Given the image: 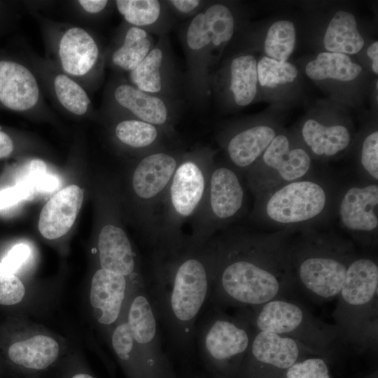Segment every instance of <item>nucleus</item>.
<instances>
[{
  "instance_id": "f257e3e1",
  "label": "nucleus",
  "mask_w": 378,
  "mask_h": 378,
  "mask_svg": "<svg viewBox=\"0 0 378 378\" xmlns=\"http://www.w3.org/2000/svg\"><path fill=\"white\" fill-rule=\"evenodd\" d=\"M289 230L237 232L209 241L213 266L210 306L251 309L296 286Z\"/></svg>"
},
{
  "instance_id": "f03ea898",
  "label": "nucleus",
  "mask_w": 378,
  "mask_h": 378,
  "mask_svg": "<svg viewBox=\"0 0 378 378\" xmlns=\"http://www.w3.org/2000/svg\"><path fill=\"white\" fill-rule=\"evenodd\" d=\"M212 282L209 241L199 247L187 242L174 251L155 252L145 289L171 351L183 363L194 354L196 323L208 302Z\"/></svg>"
},
{
  "instance_id": "7ed1b4c3",
  "label": "nucleus",
  "mask_w": 378,
  "mask_h": 378,
  "mask_svg": "<svg viewBox=\"0 0 378 378\" xmlns=\"http://www.w3.org/2000/svg\"><path fill=\"white\" fill-rule=\"evenodd\" d=\"M339 190L331 179L309 175L255 197L251 216L275 231L315 229L335 214Z\"/></svg>"
},
{
  "instance_id": "20e7f679",
  "label": "nucleus",
  "mask_w": 378,
  "mask_h": 378,
  "mask_svg": "<svg viewBox=\"0 0 378 378\" xmlns=\"http://www.w3.org/2000/svg\"><path fill=\"white\" fill-rule=\"evenodd\" d=\"M357 255L352 241L310 228L291 239L290 261L296 286L324 302L337 298L347 269Z\"/></svg>"
},
{
  "instance_id": "39448f33",
  "label": "nucleus",
  "mask_w": 378,
  "mask_h": 378,
  "mask_svg": "<svg viewBox=\"0 0 378 378\" xmlns=\"http://www.w3.org/2000/svg\"><path fill=\"white\" fill-rule=\"evenodd\" d=\"M214 164V153L209 149L183 154L162 200L155 242L156 252L174 251L187 244L180 229L200 209Z\"/></svg>"
},
{
  "instance_id": "423d86ee",
  "label": "nucleus",
  "mask_w": 378,
  "mask_h": 378,
  "mask_svg": "<svg viewBox=\"0 0 378 378\" xmlns=\"http://www.w3.org/2000/svg\"><path fill=\"white\" fill-rule=\"evenodd\" d=\"M377 260L357 254L347 269L333 316L339 338L358 349L377 346Z\"/></svg>"
},
{
  "instance_id": "0eeeda50",
  "label": "nucleus",
  "mask_w": 378,
  "mask_h": 378,
  "mask_svg": "<svg viewBox=\"0 0 378 378\" xmlns=\"http://www.w3.org/2000/svg\"><path fill=\"white\" fill-rule=\"evenodd\" d=\"M233 316L210 306L195 326V342L205 373L211 378H235L255 330L245 313Z\"/></svg>"
},
{
  "instance_id": "6e6552de",
  "label": "nucleus",
  "mask_w": 378,
  "mask_h": 378,
  "mask_svg": "<svg viewBox=\"0 0 378 378\" xmlns=\"http://www.w3.org/2000/svg\"><path fill=\"white\" fill-rule=\"evenodd\" d=\"M241 310L255 331L292 338L315 355L330 358L339 339L335 325L325 323L300 302L285 297Z\"/></svg>"
},
{
  "instance_id": "1a4fd4ad",
  "label": "nucleus",
  "mask_w": 378,
  "mask_h": 378,
  "mask_svg": "<svg viewBox=\"0 0 378 378\" xmlns=\"http://www.w3.org/2000/svg\"><path fill=\"white\" fill-rule=\"evenodd\" d=\"M245 192L238 172L231 166L214 164L204 200L193 218L188 243L202 246L210 237L237 218L244 206Z\"/></svg>"
},
{
  "instance_id": "9d476101",
  "label": "nucleus",
  "mask_w": 378,
  "mask_h": 378,
  "mask_svg": "<svg viewBox=\"0 0 378 378\" xmlns=\"http://www.w3.org/2000/svg\"><path fill=\"white\" fill-rule=\"evenodd\" d=\"M313 158L299 134L281 131L246 172L255 197L311 175Z\"/></svg>"
},
{
  "instance_id": "9b49d317",
  "label": "nucleus",
  "mask_w": 378,
  "mask_h": 378,
  "mask_svg": "<svg viewBox=\"0 0 378 378\" xmlns=\"http://www.w3.org/2000/svg\"><path fill=\"white\" fill-rule=\"evenodd\" d=\"M183 154L159 149L149 153L136 164L132 176L134 194L141 203L148 225L150 240L155 244L158 209Z\"/></svg>"
},
{
  "instance_id": "f8f14e48",
  "label": "nucleus",
  "mask_w": 378,
  "mask_h": 378,
  "mask_svg": "<svg viewBox=\"0 0 378 378\" xmlns=\"http://www.w3.org/2000/svg\"><path fill=\"white\" fill-rule=\"evenodd\" d=\"M309 355L315 354L292 338L255 331L235 378H279L293 363Z\"/></svg>"
},
{
  "instance_id": "ddd939ff",
  "label": "nucleus",
  "mask_w": 378,
  "mask_h": 378,
  "mask_svg": "<svg viewBox=\"0 0 378 378\" xmlns=\"http://www.w3.org/2000/svg\"><path fill=\"white\" fill-rule=\"evenodd\" d=\"M341 227L364 246L374 245L378 233V183L361 180L340 188L335 214Z\"/></svg>"
},
{
  "instance_id": "4468645a",
  "label": "nucleus",
  "mask_w": 378,
  "mask_h": 378,
  "mask_svg": "<svg viewBox=\"0 0 378 378\" xmlns=\"http://www.w3.org/2000/svg\"><path fill=\"white\" fill-rule=\"evenodd\" d=\"M181 38L186 59L187 93L199 105L204 104L211 88L209 38L203 10L182 29Z\"/></svg>"
},
{
  "instance_id": "2eb2a0df",
  "label": "nucleus",
  "mask_w": 378,
  "mask_h": 378,
  "mask_svg": "<svg viewBox=\"0 0 378 378\" xmlns=\"http://www.w3.org/2000/svg\"><path fill=\"white\" fill-rule=\"evenodd\" d=\"M258 59L251 53L233 56L216 76H213L211 86L228 105L243 108L257 97L259 85Z\"/></svg>"
},
{
  "instance_id": "dca6fc26",
  "label": "nucleus",
  "mask_w": 378,
  "mask_h": 378,
  "mask_svg": "<svg viewBox=\"0 0 378 378\" xmlns=\"http://www.w3.org/2000/svg\"><path fill=\"white\" fill-rule=\"evenodd\" d=\"M129 77L138 89L169 99L175 90L177 76L166 35L160 36L145 58L130 72Z\"/></svg>"
},
{
  "instance_id": "f3484780",
  "label": "nucleus",
  "mask_w": 378,
  "mask_h": 378,
  "mask_svg": "<svg viewBox=\"0 0 378 378\" xmlns=\"http://www.w3.org/2000/svg\"><path fill=\"white\" fill-rule=\"evenodd\" d=\"M280 132V128L269 122H257L232 130L223 142L231 167L246 173Z\"/></svg>"
},
{
  "instance_id": "a211bd4d",
  "label": "nucleus",
  "mask_w": 378,
  "mask_h": 378,
  "mask_svg": "<svg viewBox=\"0 0 378 378\" xmlns=\"http://www.w3.org/2000/svg\"><path fill=\"white\" fill-rule=\"evenodd\" d=\"M298 134L312 158L323 160L341 155L353 138L346 122L314 117L302 121Z\"/></svg>"
},
{
  "instance_id": "6ab92c4d",
  "label": "nucleus",
  "mask_w": 378,
  "mask_h": 378,
  "mask_svg": "<svg viewBox=\"0 0 378 378\" xmlns=\"http://www.w3.org/2000/svg\"><path fill=\"white\" fill-rule=\"evenodd\" d=\"M113 97L116 103L135 119L154 125L165 132L172 128L174 111L169 99L144 92L128 83L117 86Z\"/></svg>"
},
{
  "instance_id": "aec40b11",
  "label": "nucleus",
  "mask_w": 378,
  "mask_h": 378,
  "mask_svg": "<svg viewBox=\"0 0 378 378\" xmlns=\"http://www.w3.org/2000/svg\"><path fill=\"white\" fill-rule=\"evenodd\" d=\"M83 192L70 185L55 193L44 205L39 216L38 230L48 239H57L69 232L80 211Z\"/></svg>"
},
{
  "instance_id": "412c9836",
  "label": "nucleus",
  "mask_w": 378,
  "mask_h": 378,
  "mask_svg": "<svg viewBox=\"0 0 378 378\" xmlns=\"http://www.w3.org/2000/svg\"><path fill=\"white\" fill-rule=\"evenodd\" d=\"M127 287L125 276L104 270L93 275L90 300L93 314L98 322L111 325L119 318Z\"/></svg>"
},
{
  "instance_id": "4be33fe9",
  "label": "nucleus",
  "mask_w": 378,
  "mask_h": 378,
  "mask_svg": "<svg viewBox=\"0 0 378 378\" xmlns=\"http://www.w3.org/2000/svg\"><path fill=\"white\" fill-rule=\"evenodd\" d=\"M39 97L37 81L23 65L0 61V102L7 108L23 111L34 107Z\"/></svg>"
},
{
  "instance_id": "5701e85b",
  "label": "nucleus",
  "mask_w": 378,
  "mask_h": 378,
  "mask_svg": "<svg viewBox=\"0 0 378 378\" xmlns=\"http://www.w3.org/2000/svg\"><path fill=\"white\" fill-rule=\"evenodd\" d=\"M102 269L125 277L134 274L135 254L125 232L113 224L102 227L98 237Z\"/></svg>"
},
{
  "instance_id": "b1692460",
  "label": "nucleus",
  "mask_w": 378,
  "mask_h": 378,
  "mask_svg": "<svg viewBox=\"0 0 378 378\" xmlns=\"http://www.w3.org/2000/svg\"><path fill=\"white\" fill-rule=\"evenodd\" d=\"M59 55L64 71L79 76L86 74L94 66L99 49L88 31L75 27L68 29L61 38Z\"/></svg>"
},
{
  "instance_id": "393cba45",
  "label": "nucleus",
  "mask_w": 378,
  "mask_h": 378,
  "mask_svg": "<svg viewBox=\"0 0 378 378\" xmlns=\"http://www.w3.org/2000/svg\"><path fill=\"white\" fill-rule=\"evenodd\" d=\"M117 9L132 26L160 36L171 27L170 8L166 1L158 0H118Z\"/></svg>"
},
{
  "instance_id": "a878e982",
  "label": "nucleus",
  "mask_w": 378,
  "mask_h": 378,
  "mask_svg": "<svg viewBox=\"0 0 378 378\" xmlns=\"http://www.w3.org/2000/svg\"><path fill=\"white\" fill-rule=\"evenodd\" d=\"M323 44L326 52L348 55L358 53L364 46L365 40L355 15L344 10L337 11L326 27Z\"/></svg>"
},
{
  "instance_id": "bb28decb",
  "label": "nucleus",
  "mask_w": 378,
  "mask_h": 378,
  "mask_svg": "<svg viewBox=\"0 0 378 378\" xmlns=\"http://www.w3.org/2000/svg\"><path fill=\"white\" fill-rule=\"evenodd\" d=\"M59 345L52 337L35 335L13 343L8 349L9 359L24 369L41 371L52 365L59 356Z\"/></svg>"
},
{
  "instance_id": "cd10ccee",
  "label": "nucleus",
  "mask_w": 378,
  "mask_h": 378,
  "mask_svg": "<svg viewBox=\"0 0 378 378\" xmlns=\"http://www.w3.org/2000/svg\"><path fill=\"white\" fill-rule=\"evenodd\" d=\"M209 38L211 71L223 50L234 36L236 20L231 8L224 3H213L203 9Z\"/></svg>"
},
{
  "instance_id": "c85d7f7f",
  "label": "nucleus",
  "mask_w": 378,
  "mask_h": 378,
  "mask_svg": "<svg viewBox=\"0 0 378 378\" xmlns=\"http://www.w3.org/2000/svg\"><path fill=\"white\" fill-rule=\"evenodd\" d=\"M304 72L314 81L330 79L346 83L357 79L363 67L348 55L323 51L307 62Z\"/></svg>"
},
{
  "instance_id": "c756f323",
  "label": "nucleus",
  "mask_w": 378,
  "mask_h": 378,
  "mask_svg": "<svg viewBox=\"0 0 378 378\" xmlns=\"http://www.w3.org/2000/svg\"><path fill=\"white\" fill-rule=\"evenodd\" d=\"M153 37L147 31L131 26L126 31L122 45L113 53V64L126 71H132L154 47Z\"/></svg>"
},
{
  "instance_id": "7c9ffc66",
  "label": "nucleus",
  "mask_w": 378,
  "mask_h": 378,
  "mask_svg": "<svg viewBox=\"0 0 378 378\" xmlns=\"http://www.w3.org/2000/svg\"><path fill=\"white\" fill-rule=\"evenodd\" d=\"M164 132L154 125L135 118L122 120L115 127V136L122 144L148 153L159 150Z\"/></svg>"
},
{
  "instance_id": "2f4dec72",
  "label": "nucleus",
  "mask_w": 378,
  "mask_h": 378,
  "mask_svg": "<svg viewBox=\"0 0 378 378\" xmlns=\"http://www.w3.org/2000/svg\"><path fill=\"white\" fill-rule=\"evenodd\" d=\"M297 42L295 26L288 20H279L268 28L263 41L265 56L278 61H288Z\"/></svg>"
},
{
  "instance_id": "473e14b6",
  "label": "nucleus",
  "mask_w": 378,
  "mask_h": 378,
  "mask_svg": "<svg viewBox=\"0 0 378 378\" xmlns=\"http://www.w3.org/2000/svg\"><path fill=\"white\" fill-rule=\"evenodd\" d=\"M259 90H277L293 84L298 78L297 66L288 61H278L265 55L257 62Z\"/></svg>"
},
{
  "instance_id": "72a5a7b5",
  "label": "nucleus",
  "mask_w": 378,
  "mask_h": 378,
  "mask_svg": "<svg viewBox=\"0 0 378 378\" xmlns=\"http://www.w3.org/2000/svg\"><path fill=\"white\" fill-rule=\"evenodd\" d=\"M56 95L61 104L76 115H83L90 104L83 88L64 74L57 75L54 80Z\"/></svg>"
},
{
  "instance_id": "f704fd0d",
  "label": "nucleus",
  "mask_w": 378,
  "mask_h": 378,
  "mask_svg": "<svg viewBox=\"0 0 378 378\" xmlns=\"http://www.w3.org/2000/svg\"><path fill=\"white\" fill-rule=\"evenodd\" d=\"M329 358L309 355L293 363L279 378H332Z\"/></svg>"
},
{
  "instance_id": "c9c22d12",
  "label": "nucleus",
  "mask_w": 378,
  "mask_h": 378,
  "mask_svg": "<svg viewBox=\"0 0 378 378\" xmlns=\"http://www.w3.org/2000/svg\"><path fill=\"white\" fill-rule=\"evenodd\" d=\"M358 167L363 181H378V131L368 132L362 140L358 153Z\"/></svg>"
},
{
  "instance_id": "e433bc0d",
  "label": "nucleus",
  "mask_w": 378,
  "mask_h": 378,
  "mask_svg": "<svg viewBox=\"0 0 378 378\" xmlns=\"http://www.w3.org/2000/svg\"><path fill=\"white\" fill-rule=\"evenodd\" d=\"M24 293L25 288L20 279L14 274L5 272L0 261V304H18L23 299Z\"/></svg>"
},
{
  "instance_id": "4c0bfd02",
  "label": "nucleus",
  "mask_w": 378,
  "mask_h": 378,
  "mask_svg": "<svg viewBox=\"0 0 378 378\" xmlns=\"http://www.w3.org/2000/svg\"><path fill=\"white\" fill-rule=\"evenodd\" d=\"M31 249L25 244L14 246L1 261L3 269L8 273L14 274L27 260Z\"/></svg>"
},
{
  "instance_id": "58836bf2",
  "label": "nucleus",
  "mask_w": 378,
  "mask_h": 378,
  "mask_svg": "<svg viewBox=\"0 0 378 378\" xmlns=\"http://www.w3.org/2000/svg\"><path fill=\"white\" fill-rule=\"evenodd\" d=\"M34 195L31 190L22 183L0 191V209L10 207L22 200L30 199Z\"/></svg>"
},
{
  "instance_id": "ea45409f",
  "label": "nucleus",
  "mask_w": 378,
  "mask_h": 378,
  "mask_svg": "<svg viewBox=\"0 0 378 378\" xmlns=\"http://www.w3.org/2000/svg\"><path fill=\"white\" fill-rule=\"evenodd\" d=\"M170 10L181 17L194 16L203 10L205 1L200 0L167 1Z\"/></svg>"
},
{
  "instance_id": "a19ab883",
  "label": "nucleus",
  "mask_w": 378,
  "mask_h": 378,
  "mask_svg": "<svg viewBox=\"0 0 378 378\" xmlns=\"http://www.w3.org/2000/svg\"><path fill=\"white\" fill-rule=\"evenodd\" d=\"M35 192H49L55 190L59 186L58 178L48 173H44L37 179Z\"/></svg>"
},
{
  "instance_id": "79ce46f5",
  "label": "nucleus",
  "mask_w": 378,
  "mask_h": 378,
  "mask_svg": "<svg viewBox=\"0 0 378 378\" xmlns=\"http://www.w3.org/2000/svg\"><path fill=\"white\" fill-rule=\"evenodd\" d=\"M83 8L90 13H97L103 10L108 4L105 0H80Z\"/></svg>"
},
{
  "instance_id": "37998d69",
  "label": "nucleus",
  "mask_w": 378,
  "mask_h": 378,
  "mask_svg": "<svg viewBox=\"0 0 378 378\" xmlns=\"http://www.w3.org/2000/svg\"><path fill=\"white\" fill-rule=\"evenodd\" d=\"M13 150V143L10 136L0 131V158L8 156Z\"/></svg>"
},
{
  "instance_id": "c03bdc74",
  "label": "nucleus",
  "mask_w": 378,
  "mask_h": 378,
  "mask_svg": "<svg viewBox=\"0 0 378 378\" xmlns=\"http://www.w3.org/2000/svg\"><path fill=\"white\" fill-rule=\"evenodd\" d=\"M366 54L368 58L371 60V69L372 72L378 74V42L373 41L370 43L366 50Z\"/></svg>"
},
{
  "instance_id": "a18cd8bd",
  "label": "nucleus",
  "mask_w": 378,
  "mask_h": 378,
  "mask_svg": "<svg viewBox=\"0 0 378 378\" xmlns=\"http://www.w3.org/2000/svg\"><path fill=\"white\" fill-rule=\"evenodd\" d=\"M69 378H95L91 374L85 372H77L69 376Z\"/></svg>"
},
{
  "instance_id": "49530a36",
  "label": "nucleus",
  "mask_w": 378,
  "mask_h": 378,
  "mask_svg": "<svg viewBox=\"0 0 378 378\" xmlns=\"http://www.w3.org/2000/svg\"><path fill=\"white\" fill-rule=\"evenodd\" d=\"M186 378H211L205 372L198 374H190Z\"/></svg>"
},
{
  "instance_id": "de8ad7c7",
  "label": "nucleus",
  "mask_w": 378,
  "mask_h": 378,
  "mask_svg": "<svg viewBox=\"0 0 378 378\" xmlns=\"http://www.w3.org/2000/svg\"><path fill=\"white\" fill-rule=\"evenodd\" d=\"M364 378H378L377 370H375L366 375Z\"/></svg>"
}]
</instances>
